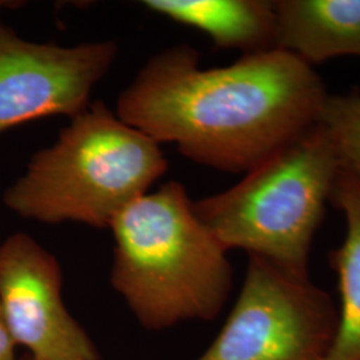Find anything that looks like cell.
Returning a JSON list of instances; mask_svg holds the SVG:
<instances>
[{"mask_svg":"<svg viewBox=\"0 0 360 360\" xmlns=\"http://www.w3.org/2000/svg\"><path fill=\"white\" fill-rule=\"evenodd\" d=\"M20 360H34L32 359V358H31V356H30V355H26V356H23V358H22V359Z\"/></svg>","mask_w":360,"mask_h":360,"instance_id":"obj_14","label":"cell"},{"mask_svg":"<svg viewBox=\"0 0 360 360\" xmlns=\"http://www.w3.org/2000/svg\"><path fill=\"white\" fill-rule=\"evenodd\" d=\"M340 159L342 167L360 179V95H330L318 122Z\"/></svg>","mask_w":360,"mask_h":360,"instance_id":"obj_11","label":"cell"},{"mask_svg":"<svg viewBox=\"0 0 360 360\" xmlns=\"http://www.w3.org/2000/svg\"><path fill=\"white\" fill-rule=\"evenodd\" d=\"M56 257L23 232L0 243V309L16 346L34 360H99L67 311Z\"/></svg>","mask_w":360,"mask_h":360,"instance_id":"obj_7","label":"cell"},{"mask_svg":"<svg viewBox=\"0 0 360 360\" xmlns=\"http://www.w3.org/2000/svg\"><path fill=\"white\" fill-rule=\"evenodd\" d=\"M275 49L312 65L360 56V0H275Z\"/></svg>","mask_w":360,"mask_h":360,"instance_id":"obj_8","label":"cell"},{"mask_svg":"<svg viewBox=\"0 0 360 360\" xmlns=\"http://www.w3.org/2000/svg\"><path fill=\"white\" fill-rule=\"evenodd\" d=\"M167 169L160 144L96 101L71 117L56 142L32 155L3 203L28 220L105 230Z\"/></svg>","mask_w":360,"mask_h":360,"instance_id":"obj_3","label":"cell"},{"mask_svg":"<svg viewBox=\"0 0 360 360\" xmlns=\"http://www.w3.org/2000/svg\"><path fill=\"white\" fill-rule=\"evenodd\" d=\"M143 7L207 34L221 50H275L274 0H144Z\"/></svg>","mask_w":360,"mask_h":360,"instance_id":"obj_9","label":"cell"},{"mask_svg":"<svg viewBox=\"0 0 360 360\" xmlns=\"http://www.w3.org/2000/svg\"><path fill=\"white\" fill-rule=\"evenodd\" d=\"M338 327L333 297L309 278L248 255L233 309L198 360H327Z\"/></svg>","mask_w":360,"mask_h":360,"instance_id":"obj_5","label":"cell"},{"mask_svg":"<svg viewBox=\"0 0 360 360\" xmlns=\"http://www.w3.org/2000/svg\"><path fill=\"white\" fill-rule=\"evenodd\" d=\"M16 343L0 309V360H19L15 354Z\"/></svg>","mask_w":360,"mask_h":360,"instance_id":"obj_12","label":"cell"},{"mask_svg":"<svg viewBox=\"0 0 360 360\" xmlns=\"http://www.w3.org/2000/svg\"><path fill=\"white\" fill-rule=\"evenodd\" d=\"M13 1H6V0H0V13L4 10V8H7V7H13Z\"/></svg>","mask_w":360,"mask_h":360,"instance_id":"obj_13","label":"cell"},{"mask_svg":"<svg viewBox=\"0 0 360 360\" xmlns=\"http://www.w3.org/2000/svg\"><path fill=\"white\" fill-rule=\"evenodd\" d=\"M111 284L146 328L212 321L232 287L227 250L199 219L186 187L169 180L122 210Z\"/></svg>","mask_w":360,"mask_h":360,"instance_id":"obj_2","label":"cell"},{"mask_svg":"<svg viewBox=\"0 0 360 360\" xmlns=\"http://www.w3.org/2000/svg\"><path fill=\"white\" fill-rule=\"evenodd\" d=\"M178 44L156 53L120 92L116 115L158 144L172 143L198 165L248 172L316 124L322 77L283 50L202 68Z\"/></svg>","mask_w":360,"mask_h":360,"instance_id":"obj_1","label":"cell"},{"mask_svg":"<svg viewBox=\"0 0 360 360\" xmlns=\"http://www.w3.org/2000/svg\"><path fill=\"white\" fill-rule=\"evenodd\" d=\"M340 169L333 143L316 123L229 190L193 200V208L227 251L240 248L309 278L311 245Z\"/></svg>","mask_w":360,"mask_h":360,"instance_id":"obj_4","label":"cell"},{"mask_svg":"<svg viewBox=\"0 0 360 360\" xmlns=\"http://www.w3.org/2000/svg\"><path fill=\"white\" fill-rule=\"evenodd\" d=\"M331 200L346 218V238L330 254L342 306L334 346L327 360H360V179L342 167Z\"/></svg>","mask_w":360,"mask_h":360,"instance_id":"obj_10","label":"cell"},{"mask_svg":"<svg viewBox=\"0 0 360 360\" xmlns=\"http://www.w3.org/2000/svg\"><path fill=\"white\" fill-rule=\"evenodd\" d=\"M117 51L114 40L35 43L0 23V134L40 117L83 112Z\"/></svg>","mask_w":360,"mask_h":360,"instance_id":"obj_6","label":"cell"}]
</instances>
